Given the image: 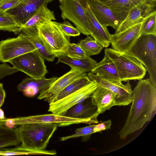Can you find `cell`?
<instances>
[{
    "mask_svg": "<svg viewBox=\"0 0 156 156\" xmlns=\"http://www.w3.org/2000/svg\"><path fill=\"white\" fill-rule=\"evenodd\" d=\"M58 127L52 123H30L18 127L20 146L28 150H45L50 139Z\"/></svg>",
    "mask_w": 156,
    "mask_h": 156,
    "instance_id": "obj_2",
    "label": "cell"
},
{
    "mask_svg": "<svg viewBox=\"0 0 156 156\" xmlns=\"http://www.w3.org/2000/svg\"><path fill=\"white\" fill-rule=\"evenodd\" d=\"M87 76L91 80L96 82L98 86L110 90L116 95L117 106H126L131 103L133 90L129 81L123 84L121 81L109 80L90 72Z\"/></svg>",
    "mask_w": 156,
    "mask_h": 156,
    "instance_id": "obj_11",
    "label": "cell"
},
{
    "mask_svg": "<svg viewBox=\"0 0 156 156\" xmlns=\"http://www.w3.org/2000/svg\"><path fill=\"white\" fill-rule=\"evenodd\" d=\"M61 62L66 64L73 68L87 72H90L96 65L97 62L92 58L82 60L71 58L66 55L58 57L57 63Z\"/></svg>",
    "mask_w": 156,
    "mask_h": 156,
    "instance_id": "obj_26",
    "label": "cell"
},
{
    "mask_svg": "<svg viewBox=\"0 0 156 156\" xmlns=\"http://www.w3.org/2000/svg\"><path fill=\"white\" fill-rule=\"evenodd\" d=\"M90 81L87 75L76 80L61 91L51 102L60 100L73 93L87 85Z\"/></svg>",
    "mask_w": 156,
    "mask_h": 156,
    "instance_id": "obj_29",
    "label": "cell"
},
{
    "mask_svg": "<svg viewBox=\"0 0 156 156\" xmlns=\"http://www.w3.org/2000/svg\"><path fill=\"white\" fill-rule=\"evenodd\" d=\"M133 99L127 118L119 133L120 139L142 128L155 113L156 85L149 78L139 80L132 91Z\"/></svg>",
    "mask_w": 156,
    "mask_h": 156,
    "instance_id": "obj_1",
    "label": "cell"
},
{
    "mask_svg": "<svg viewBox=\"0 0 156 156\" xmlns=\"http://www.w3.org/2000/svg\"><path fill=\"white\" fill-rule=\"evenodd\" d=\"M58 78L53 77L47 79L45 77L40 78L27 77L17 86V88L19 91L23 92L26 96L32 97L46 88Z\"/></svg>",
    "mask_w": 156,
    "mask_h": 156,
    "instance_id": "obj_19",
    "label": "cell"
},
{
    "mask_svg": "<svg viewBox=\"0 0 156 156\" xmlns=\"http://www.w3.org/2000/svg\"><path fill=\"white\" fill-rule=\"evenodd\" d=\"M21 32L25 35L32 43L45 60L49 62H52L54 60L55 57L46 49L39 35L37 27L22 28Z\"/></svg>",
    "mask_w": 156,
    "mask_h": 156,
    "instance_id": "obj_22",
    "label": "cell"
},
{
    "mask_svg": "<svg viewBox=\"0 0 156 156\" xmlns=\"http://www.w3.org/2000/svg\"><path fill=\"white\" fill-rule=\"evenodd\" d=\"M87 75L86 72L71 68V70L58 77L46 88L39 92L37 99L49 103L66 87L76 80Z\"/></svg>",
    "mask_w": 156,
    "mask_h": 156,
    "instance_id": "obj_12",
    "label": "cell"
},
{
    "mask_svg": "<svg viewBox=\"0 0 156 156\" xmlns=\"http://www.w3.org/2000/svg\"><path fill=\"white\" fill-rule=\"evenodd\" d=\"M1 0H0V2L1 1Z\"/></svg>",
    "mask_w": 156,
    "mask_h": 156,
    "instance_id": "obj_41",
    "label": "cell"
},
{
    "mask_svg": "<svg viewBox=\"0 0 156 156\" xmlns=\"http://www.w3.org/2000/svg\"><path fill=\"white\" fill-rule=\"evenodd\" d=\"M39 35L47 50L55 57L64 55L70 44V37L65 35L52 22L37 27Z\"/></svg>",
    "mask_w": 156,
    "mask_h": 156,
    "instance_id": "obj_5",
    "label": "cell"
},
{
    "mask_svg": "<svg viewBox=\"0 0 156 156\" xmlns=\"http://www.w3.org/2000/svg\"><path fill=\"white\" fill-rule=\"evenodd\" d=\"M53 0H23L18 5L6 12L22 26L41 7Z\"/></svg>",
    "mask_w": 156,
    "mask_h": 156,
    "instance_id": "obj_16",
    "label": "cell"
},
{
    "mask_svg": "<svg viewBox=\"0 0 156 156\" xmlns=\"http://www.w3.org/2000/svg\"><path fill=\"white\" fill-rule=\"evenodd\" d=\"M92 103L97 106L100 114L117 105L116 95L110 90L98 86L91 96Z\"/></svg>",
    "mask_w": 156,
    "mask_h": 156,
    "instance_id": "obj_20",
    "label": "cell"
},
{
    "mask_svg": "<svg viewBox=\"0 0 156 156\" xmlns=\"http://www.w3.org/2000/svg\"><path fill=\"white\" fill-rule=\"evenodd\" d=\"M106 53L114 63L121 81L140 80L145 76L147 70L143 64L127 52H121L106 48Z\"/></svg>",
    "mask_w": 156,
    "mask_h": 156,
    "instance_id": "obj_3",
    "label": "cell"
},
{
    "mask_svg": "<svg viewBox=\"0 0 156 156\" xmlns=\"http://www.w3.org/2000/svg\"><path fill=\"white\" fill-rule=\"evenodd\" d=\"M84 9L91 31L90 36L103 48L108 47L110 44L111 34L107 27L99 22L88 5Z\"/></svg>",
    "mask_w": 156,
    "mask_h": 156,
    "instance_id": "obj_18",
    "label": "cell"
},
{
    "mask_svg": "<svg viewBox=\"0 0 156 156\" xmlns=\"http://www.w3.org/2000/svg\"><path fill=\"white\" fill-rule=\"evenodd\" d=\"M127 52L144 66L149 78L156 85V36L139 37Z\"/></svg>",
    "mask_w": 156,
    "mask_h": 156,
    "instance_id": "obj_4",
    "label": "cell"
},
{
    "mask_svg": "<svg viewBox=\"0 0 156 156\" xmlns=\"http://www.w3.org/2000/svg\"><path fill=\"white\" fill-rule=\"evenodd\" d=\"M3 89V84L2 83H0V91Z\"/></svg>",
    "mask_w": 156,
    "mask_h": 156,
    "instance_id": "obj_40",
    "label": "cell"
},
{
    "mask_svg": "<svg viewBox=\"0 0 156 156\" xmlns=\"http://www.w3.org/2000/svg\"><path fill=\"white\" fill-rule=\"evenodd\" d=\"M5 95V90L3 89L0 91V107L2 106L4 102Z\"/></svg>",
    "mask_w": 156,
    "mask_h": 156,
    "instance_id": "obj_37",
    "label": "cell"
},
{
    "mask_svg": "<svg viewBox=\"0 0 156 156\" xmlns=\"http://www.w3.org/2000/svg\"><path fill=\"white\" fill-rule=\"evenodd\" d=\"M47 5L41 7L22 27V28L38 27L45 23L55 20L54 13L47 7Z\"/></svg>",
    "mask_w": 156,
    "mask_h": 156,
    "instance_id": "obj_23",
    "label": "cell"
},
{
    "mask_svg": "<svg viewBox=\"0 0 156 156\" xmlns=\"http://www.w3.org/2000/svg\"><path fill=\"white\" fill-rule=\"evenodd\" d=\"M0 123L10 128L17 127L19 125L30 123H52L58 126L85 123L90 125L95 124L91 120L75 119L54 114L37 115L24 117H18L12 118H7L0 120Z\"/></svg>",
    "mask_w": 156,
    "mask_h": 156,
    "instance_id": "obj_6",
    "label": "cell"
},
{
    "mask_svg": "<svg viewBox=\"0 0 156 156\" xmlns=\"http://www.w3.org/2000/svg\"><path fill=\"white\" fill-rule=\"evenodd\" d=\"M52 22L66 36L75 37L80 35V34L79 30L73 26L68 21H65L62 23L52 21Z\"/></svg>",
    "mask_w": 156,
    "mask_h": 156,
    "instance_id": "obj_33",
    "label": "cell"
},
{
    "mask_svg": "<svg viewBox=\"0 0 156 156\" xmlns=\"http://www.w3.org/2000/svg\"><path fill=\"white\" fill-rule=\"evenodd\" d=\"M20 144L18 127L10 128L0 123V148Z\"/></svg>",
    "mask_w": 156,
    "mask_h": 156,
    "instance_id": "obj_24",
    "label": "cell"
},
{
    "mask_svg": "<svg viewBox=\"0 0 156 156\" xmlns=\"http://www.w3.org/2000/svg\"><path fill=\"white\" fill-rule=\"evenodd\" d=\"M90 72L109 80L121 81L114 63L105 53L103 59L97 63Z\"/></svg>",
    "mask_w": 156,
    "mask_h": 156,
    "instance_id": "obj_21",
    "label": "cell"
},
{
    "mask_svg": "<svg viewBox=\"0 0 156 156\" xmlns=\"http://www.w3.org/2000/svg\"><path fill=\"white\" fill-rule=\"evenodd\" d=\"M59 5L63 20L73 22L81 33L90 35L91 31L84 9L78 0H63Z\"/></svg>",
    "mask_w": 156,
    "mask_h": 156,
    "instance_id": "obj_9",
    "label": "cell"
},
{
    "mask_svg": "<svg viewBox=\"0 0 156 156\" xmlns=\"http://www.w3.org/2000/svg\"><path fill=\"white\" fill-rule=\"evenodd\" d=\"M94 125H93L77 129L75 130V134L70 136L62 137L60 138V140L63 141L71 138L80 136L83 137V139L89 138L90 135L94 133Z\"/></svg>",
    "mask_w": 156,
    "mask_h": 156,
    "instance_id": "obj_34",
    "label": "cell"
},
{
    "mask_svg": "<svg viewBox=\"0 0 156 156\" xmlns=\"http://www.w3.org/2000/svg\"><path fill=\"white\" fill-rule=\"evenodd\" d=\"M5 118L4 111L0 108V120H2Z\"/></svg>",
    "mask_w": 156,
    "mask_h": 156,
    "instance_id": "obj_39",
    "label": "cell"
},
{
    "mask_svg": "<svg viewBox=\"0 0 156 156\" xmlns=\"http://www.w3.org/2000/svg\"><path fill=\"white\" fill-rule=\"evenodd\" d=\"M22 0H1L0 2V10L6 12L18 5Z\"/></svg>",
    "mask_w": 156,
    "mask_h": 156,
    "instance_id": "obj_35",
    "label": "cell"
},
{
    "mask_svg": "<svg viewBox=\"0 0 156 156\" xmlns=\"http://www.w3.org/2000/svg\"><path fill=\"white\" fill-rule=\"evenodd\" d=\"M56 152L55 150L51 151L33 150L24 148L20 146L10 148H0V155H55Z\"/></svg>",
    "mask_w": 156,
    "mask_h": 156,
    "instance_id": "obj_27",
    "label": "cell"
},
{
    "mask_svg": "<svg viewBox=\"0 0 156 156\" xmlns=\"http://www.w3.org/2000/svg\"><path fill=\"white\" fill-rule=\"evenodd\" d=\"M112 124L111 120L108 119L98 124L94 125V133L110 129Z\"/></svg>",
    "mask_w": 156,
    "mask_h": 156,
    "instance_id": "obj_36",
    "label": "cell"
},
{
    "mask_svg": "<svg viewBox=\"0 0 156 156\" xmlns=\"http://www.w3.org/2000/svg\"><path fill=\"white\" fill-rule=\"evenodd\" d=\"M149 34L156 36V11L145 17L141 23L139 37Z\"/></svg>",
    "mask_w": 156,
    "mask_h": 156,
    "instance_id": "obj_31",
    "label": "cell"
},
{
    "mask_svg": "<svg viewBox=\"0 0 156 156\" xmlns=\"http://www.w3.org/2000/svg\"><path fill=\"white\" fill-rule=\"evenodd\" d=\"M64 55L71 58L84 60L90 59V56L87 55L81 48L77 44L70 43Z\"/></svg>",
    "mask_w": 156,
    "mask_h": 156,
    "instance_id": "obj_32",
    "label": "cell"
},
{
    "mask_svg": "<svg viewBox=\"0 0 156 156\" xmlns=\"http://www.w3.org/2000/svg\"><path fill=\"white\" fill-rule=\"evenodd\" d=\"M37 50L22 33L16 37L0 41V61L5 63L23 54Z\"/></svg>",
    "mask_w": 156,
    "mask_h": 156,
    "instance_id": "obj_8",
    "label": "cell"
},
{
    "mask_svg": "<svg viewBox=\"0 0 156 156\" xmlns=\"http://www.w3.org/2000/svg\"><path fill=\"white\" fill-rule=\"evenodd\" d=\"M87 5L96 18L103 26H110L116 30L126 16L111 9L98 0H87Z\"/></svg>",
    "mask_w": 156,
    "mask_h": 156,
    "instance_id": "obj_13",
    "label": "cell"
},
{
    "mask_svg": "<svg viewBox=\"0 0 156 156\" xmlns=\"http://www.w3.org/2000/svg\"><path fill=\"white\" fill-rule=\"evenodd\" d=\"M99 114L97 106L92 103L90 96L69 108L64 116L71 118L91 120L98 123L99 121L97 118Z\"/></svg>",
    "mask_w": 156,
    "mask_h": 156,
    "instance_id": "obj_17",
    "label": "cell"
},
{
    "mask_svg": "<svg viewBox=\"0 0 156 156\" xmlns=\"http://www.w3.org/2000/svg\"><path fill=\"white\" fill-rule=\"evenodd\" d=\"M156 0L138 3L130 10L115 33L121 32L130 27L140 23L145 17L156 11Z\"/></svg>",
    "mask_w": 156,
    "mask_h": 156,
    "instance_id": "obj_14",
    "label": "cell"
},
{
    "mask_svg": "<svg viewBox=\"0 0 156 156\" xmlns=\"http://www.w3.org/2000/svg\"><path fill=\"white\" fill-rule=\"evenodd\" d=\"M112 10L127 16L130 10L138 3L152 0H98Z\"/></svg>",
    "mask_w": 156,
    "mask_h": 156,
    "instance_id": "obj_25",
    "label": "cell"
},
{
    "mask_svg": "<svg viewBox=\"0 0 156 156\" xmlns=\"http://www.w3.org/2000/svg\"><path fill=\"white\" fill-rule=\"evenodd\" d=\"M44 60L37 49L15 58L9 62L13 68L30 77L40 78L48 73Z\"/></svg>",
    "mask_w": 156,
    "mask_h": 156,
    "instance_id": "obj_7",
    "label": "cell"
},
{
    "mask_svg": "<svg viewBox=\"0 0 156 156\" xmlns=\"http://www.w3.org/2000/svg\"><path fill=\"white\" fill-rule=\"evenodd\" d=\"M94 81H91L78 90L64 98L49 104L48 111L52 114L64 116L66 111L75 105L90 97L98 87Z\"/></svg>",
    "mask_w": 156,
    "mask_h": 156,
    "instance_id": "obj_10",
    "label": "cell"
},
{
    "mask_svg": "<svg viewBox=\"0 0 156 156\" xmlns=\"http://www.w3.org/2000/svg\"><path fill=\"white\" fill-rule=\"evenodd\" d=\"M88 56L98 55L103 48L92 37L89 35L83 39L80 40L77 44Z\"/></svg>",
    "mask_w": 156,
    "mask_h": 156,
    "instance_id": "obj_30",
    "label": "cell"
},
{
    "mask_svg": "<svg viewBox=\"0 0 156 156\" xmlns=\"http://www.w3.org/2000/svg\"><path fill=\"white\" fill-rule=\"evenodd\" d=\"M79 3L82 7L85 9L86 8L87 6V0H78Z\"/></svg>",
    "mask_w": 156,
    "mask_h": 156,
    "instance_id": "obj_38",
    "label": "cell"
},
{
    "mask_svg": "<svg viewBox=\"0 0 156 156\" xmlns=\"http://www.w3.org/2000/svg\"><path fill=\"white\" fill-rule=\"evenodd\" d=\"M22 27L10 14L0 10V30L12 32L16 34L21 32Z\"/></svg>",
    "mask_w": 156,
    "mask_h": 156,
    "instance_id": "obj_28",
    "label": "cell"
},
{
    "mask_svg": "<svg viewBox=\"0 0 156 156\" xmlns=\"http://www.w3.org/2000/svg\"><path fill=\"white\" fill-rule=\"evenodd\" d=\"M141 23L118 33L110 35L112 49L121 52H127L139 37Z\"/></svg>",
    "mask_w": 156,
    "mask_h": 156,
    "instance_id": "obj_15",
    "label": "cell"
}]
</instances>
